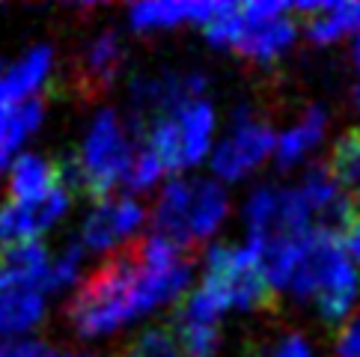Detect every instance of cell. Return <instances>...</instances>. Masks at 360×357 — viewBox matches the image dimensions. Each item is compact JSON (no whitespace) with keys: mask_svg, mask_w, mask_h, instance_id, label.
<instances>
[{"mask_svg":"<svg viewBox=\"0 0 360 357\" xmlns=\"http://www.w3.org/2000/svg\"><path fill=\"white\" fill-rule=\"evenodd\" d=\"M84 245L81 238L78 241H69L66 247L60 250L57 259H51V271H48V292H60L66 289L75 277L81 271V262H84Z\"/></svg>","mask_w":360,"mask_h":357,"instance_id":"d6986e66","label":"cell"},{"mask_svg":"<svg viewBox=\"0 0 360 357\" xmlns=\"http://www.w3.org/2000/svg\"><path fill=\"white\" fill-rule=\"evenodd\" d=\"M117 357H191L179 334L170 327H149L137 339H131Z\"/></svg>","mask_w":360,"mask_h":357,"instance_id":"ac0fdd59","label":"cell"},{"mask_svg":"<svg viewBox=\"0 0 360 357\" xmlns=\"http://www.w3.org/2000/svg\"><path fill=\"white\" fill-rule=\"evenodd\" d=\"M328 170L340 182V188L349 194L352 209L360 206V129L345 131L330 149Z\"/></svg>","mask_w":360,"mask_h":357,"instance_id":"e0dca14e","label":"cell"},{"mask_svg":"<svg viewBox=\"0 0 360 357\" xmlns=\"http://www.w3.org/2000/svg\"><path fill=\"white\" fill-rule=\"evenodd\" d=\"M164 173H167V170H164V164L155 158V152L146 146V149H140L137 155H134L131 170H128V176H125V182H122V185H125L128 190H149Z\"/></svg>","mask_w":360,"mask_h":357,"instance_id":"ffe728a7","label":"cell"},{"mask_svg":"<svg viewBox=\"0 0 360 357\" xmlns=\"http://www.w3.org/2000/svg\"><path fill=\"white\" fill-rule=\"evenodd\" d=\"M0 69H4V60H0Z\"/></svg>","mask_w":360,"mask_h":357,"instance_id":"4316f807","label":"cell"},{"mask_svg":"<svg viewBox=\"0 0 360 357\" xmlns=\"http://www.w3.org/2000/svg\"><path fill=\"white\" fill-rule=\"evenodd\" d=\"M57 357H93V354H78V351H69V354H57Z\"/></svg>","mask_w":360,"mask_h":357,"instance_id":"484cf974","label":"cell"},{"mask_svg":"<svg viewBox=\"0 0 360 357\" xmlns=\"http://www.w3.org/2000/svg\"><path fill=\"white\" fill-rule=\"evenodd\" d=\"M0 357H57L42 339H0Z\"/></svg>","mask_w":360,"mask_h":357,"instance_id":"7402d4cb","label":"cell"},{"mask_svg":"<svg viewBox=\"0 0 360 357\" xmlns=\"http://www.w3.org/2000/svg\"><path fill=\"white\" fill-rule=\"evenodd\" d=\"M202 292L221 304L226 313L229 307L238 310H271L277 304V289L268 283L262 271L259 250L253 245L244 247H214L205 262V277L200 283Z\"/></svg>","mask_w":360,"mask_h":357,"instance_id":"5b68a950","label":"cell"},{"mask_svg":"<svg viewBox=\"0 0 360 357\" xmlns=\"http://www.w3.org/2000/svg\"><path fill=\"white\" fill-rule=\"evenodd\" d=\"M292 12L307 15V39L316 45L337 42L340 36L360 30V4H295Z\"/></svg>","mask_w":360,"mask_h":357,"instance_id":"8fae6325","label":"cell"},{"mask_svg":"<svg viewBox=\"0 0 360 357\" xmlns=\"http://www.w3.org/2000/svg\"><path fill=\"white\" fill-rule=\"evenodd\" d=\"M54 66V51L48 45H36L24 60H18L4 78H0V101H6L9 108L21 105L27 98H36L39 86L51 74Z\"/></svg>","mask_w":360,"mask_h":357,"instance_id":"7c38bea8","label":"cell"},{"mask_svg":"<svg viewBox=\"0 0 360 357\" xmlns=\"http://www.w3.org/2000/svg\"><path fill=\"white\" fill-rule=\"evenodd\" d=\"M289 289L295 298L313 301L328 325H340L357 301V268L337 233H310L304 238Z\"/></svg>","mask_w":360,"mask_h":357,"instance_id":"7a4b0ae2","label":"cell"},{"mask_svg":"<svg viewBox=\"0 0 360 357\" xmlns=\"http://www.w3.org/2000/svg\"><path fill=\"white\" fill-rule=\"evenodd\" d=\"M173 117L179 122V134H182L185 146V164L194 167L205 158V152L212 146V131H214V110L205 98L188 101V105L176 108Z\"/></svg>","mask_w":360,"mask_h":357,"instance_id":"5bb4252c","label":"cell"},{"mask_svg":"<svg viewBox=\"0 0 360 357\" xmlns=\"http://www.w3.org/2000/svg\"><path fill=\"white\" fill-rule=\"evenodd\" d=\"M226 9V4H137L128 9V24L134 30H164V27H179L185 21L194 24H209Z\"/></svg>","mask_w":360,"mask_h":357,"instance_id":"30bf717a","label":"cell"},{"mask_svg":"<svg viewBox=\"0 0 360 357\" xmlns=\"http://www.w3.org/2000/svg\"><path fill=\"white\" fill-rule=\"evenodd\" d=\"M277 152V137L262 119H256L248 108L236 110V122L212 155V170L224 182H238L253 173L259 164Z\"/></svg>","mask_w":360,"mask_h":357,"instance_id":"8992f818","label":"cell"},{"mask_svg":"<svg viewBox=\"0 0 360 357\" xmlns=\"http://www.w3.org/2000/svg\"><path fill=\"white\" fill-rule=\"evenodd\" d=\"M271 357H316L310 342H307L301 334H286L277 346H274V354Z\"/></svg>","mask_w":360,"mask_h":357,"instance_id":"603a6c76","label":"cell"},{"mask_svg":"<svg viewBox=\"0 0 360 357\" xmlns=\"http://www.w3.org/2000/svg\"><path fill=\"white\" fill-rule=\"evenodd\" d=\"M45 316V292L33 286L6 289L0 292V337H18L27 334Z\"/></svg>","mask_w":360,"mask_h":357,"instance_id":"4fadbf2b","label":"cell"},{"mask_svg":"<svg viewBox=\"0 0 360 357\" xmlns=\"http://www.w3.org/2000/svg\"><path fill=\"white\" fill-rule=\"evenodd\" d=\"M354 63H357V69H360V36H357V42H354Z\"/></svg>","mask_w":360,"mask_h":357,"instance_id":"d4e9b609","label":"cell"},{"mask_svg":"<svg viewBox=\"0 0 360 357\" xmlns=\"http://www.w3.org/2000/svg\"><path fill=\"white\" fill-rule=\"evenodd\" d=\"M69 167L63 161L45 158V155H21L12 161L9 178H6V202L27 206L51 197L57 188H69Z\"/></svg>","mask_w":360,"mask_h":357,"instance_id":"9c48e42d","label":"cell"},{"mask_svg":"<svg viewBox=\"0 0 360 357\" xmlns=\"http://www.w3.org/2000/svg\"><path fill=\"white\" fill-rule=\"evenodd\" d=\"M357 98H360V93H357Z\"/></svg>","mask_w":360,"mask_h":357,"instance_id":"83f0119b","label":"cell"},{"mask_svg":"<svg viewBox=\"0 0 360 357\" xmlns=\"http://www.w3.org/2000/svg\"><path fill=\"white\" fill-rule=\"evenodd\" d=\"M342 241H345V250H349L352 262H357V265H360V221H352V226L345 229Z\"/></svg>","mask_w":360,"mask_h":357,"instance_id":"cb8c5ba5","label":"cell"},{"mask_svg":"<svg viewBox=\"0 0 360 357\" xmlns=\"http://www.w3.org/2000/svg\"><path fill=\"white\" fill-rule=\"evenodd\" d=\"M128 57V48L117 30H105L96 39H89L81 54L72 63V89L81 98H98L117 81L122 63Z\"/></svg>","mask_w":360,"mask_h":357,"instance_id":"52a82bcc","label":"cell"},{"mask_svg":"<svg viewBox=\"0 0 360 357\" xmlns=\"http://www.w3.org/2000/svg\"><path fill=\"white\" fill-rule=\"evenodd\" d=\"M337 357H360V313L345 318L337 330V346H333Z\"/></svg>","mask_w":360,"mask_h":357,"instance_id":"44dd1931","label":"cell"},{"mask_svg":"<svg viewBox=\"0 0 360 357\" xmlns=\"http://www.w3.org/2000/svg\"><path fill=\"white\" fill-rule=\"evenodd\" d=\"M325 125H328L325 110H321V108L307 110L286 134L277 137V152H274L277 167L289 170V167H295V164H301L319 146V140L325 137Z\"/></svg>","mask_w":360,"mask_h":357,"instance_id":"9a60e30c","label":"cell"},{"mask_svg":"<svg viewBox=\"0 0 360 357\" xmlns=\"http://www.w3.org/2000/svg\"><path fill=\"white\" fill-rule=\"evenodd\" d=\"M134 155L137 152H131V140L117 110H98L84 134L72 178L86 197L101 202L120 182H125Z\"/></svg>","mask_w":360,"mask_h":357,"instance_id":"277c9868","label":"cell"},{"mask_svg":"<svg viewBox=\"0 0 360 357\" xmlns=\"http://www.w3.org/2000/svg\"><path fill=\"white\" fill-rule=\"evenodd\" d=\"M143 223V206L131 197H108L93 206L81 226V245L86 250H108L125 241Z\"/></svg>","mask_w":360,"mask_h":357,"instance_id":"ba28073f","label":"cell"},{"mask_svg":"<svg viewBox=\"0 0 360 357\" xmlns=\"http://www.w3.org/2000/svg\"><path fill=\"white\" fill-rule=\"evenodd\" d=\"M286 4H226L217 18L205 24V39L214 48L236 51L256 63H271L295 42V21Z\"/></svg>","mask_w":360,"mask_h":357,"instance_id":"3957f363","label":"cell"},{"mask_svg":"<svg viewBox=\"0 0 360 357\" xmlns=\"http://www.w3.org/2000/svg\"><path fill=\"white\" fill-rule=\"evenodd\" d=\"M143 313V259L137 241H128L93 268L66 307L72 327L89 339L113 334Z\"/></svg>","mask_w":360,"mask_h":357,"instance_id":"6da1fadb","label":"cell"},{"mask_svg":"<svg viewBox=\"0 0 360 357\" xmlns=\"http://www.w3.org/2000/svg\"><path fill=\"white\" fill-rule=\"evenodd\" d=\"M226 214V194L217 182H205V178H194V197H191V241L194 247L202 238H209L217 226H221Z\"/></svg>","mask_w":360,"mask_h":357,"instance_id":"2e32d148","label":"cell"}]
</instances>
